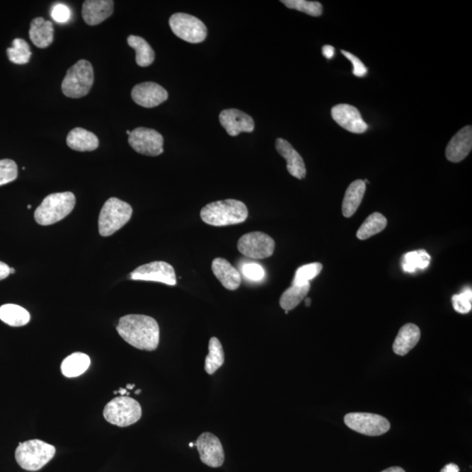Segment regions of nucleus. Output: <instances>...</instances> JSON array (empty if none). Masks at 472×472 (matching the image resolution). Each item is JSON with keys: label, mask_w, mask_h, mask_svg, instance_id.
Masks as SVG:
<instances>
[{"label": "nucleus", "mask_w": 472, "mask_h": 472, "mask_svg": "<svg viewBox=\"0 0 472 472\" xmlns=\"http://www.w3.org/2000/svg\"><path fill=\"white\" fill-rule=\"evenodd\" d=\"M128 142L137 154L156 157L163 152V137L155 129L136 128L129 134Z\"/></svg>", "instance_id": "nucleus-11"}, {"label": "nucleus", "mask_w": 472, "mask_h": 472, "mask_svg": "<svg viewBox=\"0 0 472 472\" xmlns=\"http://www.w3.org/2000/svg\"><path fill=\"white\" fill-rule=\"evenodd\" d=\"M134 386H135V385H128L127 386V389L131 390V389L134 388Z\"/></svg>", "instance_id": "nucleus-46"}, {"label": "nucleus", "mask_w": 472, "mask_h": 472, "mask_svg": "<svg viewBox=\"0 0 472 472\" xmlns=\"http://www.w3.org/2000/svg\"><path fill=\"white\" fill-rule=\"evenodd\" d=\"M91 366V359L83 352H74L63 360L61 366L62 373L68 378L80 376Z\"/></svg>", "instance_id": "nucleus-25"}, {"label": "nucleus", "mask_w": 472, "mask_h": 472, "mask_svg": "<svg viewBox=\"0 0 472 472\" xmlns=\"http://www.w3.org/2000/svg\"><path fill=\"white\" fill-rule=\"evenodd\" d=\"M132 98L139 105L151 109L166 102L168 99V92L158 84L146 81L132 88Z\"/></svg>", "instance_id": "nucleus-14"}, {"label": "nucleus", "mask_w": 472, "mask_h": 472, "mask_svg": "<svg viewBox=\"0 0 472 472\" xmlns=\"http://www.w3.org/2000/svg\"><path fill=\"white\" fill-rule=\"evenodd\" d=\"M171 29L178 38L189 43H200L206 40V25L198 18L188 13H178L169 20Z\"/></svg>", "instance_id": "nucleus-8"}, {"label": "nucleus", "mask_w": 472, "mask_h": 472, "mask_svg": "<svg viewBox=\"0 0 472 472\" xmlns=\"http://www.w3.org/2000/svg\"><path fill=\"white\" fill-rule=\"evenodd\" d=\"M29 312L17 304H7L0 307V321L13 327L28 325L30 321Z\"/></svg>", "instance_id": "nucleus-26"}, {"label": "nucleus", "mask_w": 472, "mask_h": 472, "mask_svg": "<svg viewBox=\"0 0 472 472\" xmlns=\"http://www.w3.org/2000/svg\"><path fill=\"white\" fill-rule=\"evenodd\" d=\"M209 354L207 356L205 370L208 374H214L224 364L225 357L222 345L217 338H211L209 340Z\"/></svg>", "instance_id": "nucleus-30"}, {"label": "nucleus", "mask_w": 472, "mask_h": 472, "mask_svg": "<svg viewBox=\"0 0 472 472\" xmlns=\"http://www.w3.org/2000/svg\"><path fill=\"white\" fill-rule=\"evenodd\" d=\"M131 132H129V131L126 132V133H127L128 135H129V134H131Z\"/></svg>", "instance_id": "nucleus-51"}, {"label": "nucleus", "mask_w": 472, "mask_h": 472, "mask_svg": "<svg viewBox=\"0 0 472 472\" xmlns=\"http://www.w3.org/2000/svg\"><path fill=\"white\" fill-rule=\"evenodd\" d=\"M54 446L38 439L29 440L18 444L15 451V459L22 469L37 471L53 459Z\"/></svg>", "instance_id": "nucleus-4"}, {"label": "nucleus", "mask_w": 472, "mask_h": 472, "mask_svg": "<svg viewBox=\"0 0 472 472\" xmlns=\"http://www.w3.org/2000/svg\"><path fill=\"white\" fill-rule=\"evenodd\" d=\"M67 144L74 151H92L99 146L98 137L84 128L71 129L67 137Z\"/></svg>", "instance_id": "nucleus-23"}, {"label": "nucleus", "mask_w": 472, "mask_h": 472, "mask_svg": "<svg viewBox=\"0 0 472 472\" xmlns=\"http://www.w3.org/2000/svg\"><path fill=\"white\" fill-rule=\"evenodd\" d=\"M323 265L321 263H310L297 269L292 285H304L309 284L310 281L321 274Z\"/></svg>", "instance_id": "nucleus-34"}, {"label": "nucleus", "mask_w": 472, "mask_h": 472, "mask_svg": "<svg viewBox=\"0 0 472 472\" xmlns=\"http://www.w3.org/2000/svg\"><path fill=\"white\" fill-rule=\"evenodd\" d=\"M117 330L133 347L154 351L159 344V326L154 318L146 315H126L119 319Z\"/></svg>", "instance_id": "nucleus-1"}, {"label": "nucleus", "mask_w": 472, "mask_h": 472, "mask_svg": "<svg viewBox=\"0 0 472 472\" xmlns=\"http://www.w3.org/2000/svg\"><path fill=\"white\" fill-rule=\"evenodd\" d=\"M114 1L113 0H86L84 2L83 18L85 23L96 25L102 23L113 15Z\"/></svg>", "instance_id": "nucleus-19"}, {"label": "nucleus", "mask_w": 472, "mask_h": 472, "mask_svg": "<svg viewBox=\"0 0 472 472\" xmlns=\"http://www.w3.org/2000/svg\"><path fill=\"white\" fill-rule=\"evenodd\" d=\"M332 117L342 128L352 133H363L369 128L358 109L350 104H338L334 106Z\"/></svg>", "instance_id": "nucleus-15"}, {"label": "nucleus", "mask_w": 472, "mask_h": 472, "mask_svg": "<svg viewBox=\"0 0 472 472\" xmlns=\"http://www.w3.org/2000/svg\"><path fill=\"white\" fill-rule=\"evenodd\" d=\"M189 446H190V447L192 448L193 446H195V443H190V444H189Z\"/></svg>", "instance_id": "nucleus-48"}, {"label": "nucleus", "mask_w": 472, "mask_h": 472, "mask_svg": "<svg viewBox=\"0 0 472 472\" xmlns=\"http://www.w3.org/2000/svg\"><path fill=\"white\" fill-rule=\"evenodd\" d=\"M132 213V207L129 203L117 198L108 200L100 212V235L103 237L113 236L131 220Z\"/></svg>", "instance_id": "nucleus-6"}, {"label": "nucleus", "mask_w": 472, "mask_h": 472, "mask_svg": "<svg viewBox=\"0 0 472 472\" xmlns=\"http://www.w3.org/2000/svg\"><path fill=\"white\" fill-rule=\"evenodd\" d=\"M129 46L136 51V62L139 67L150 66L155 59L154 50L142 37L129 35L127 39Z\"/></svg>", "instance_id": "nucleus-27"}, {"label": "nucleus", "mask_w": 472, "mask_h": 472, "mask_svg": "<svg viewBox=\"0 0 472 472\" xmlns=\"http://www.w3.org/2000/svg\"><path fill=\"white\" fill-rule=\"evenodd\" d=\"M472 148V127L466 126L456 134L446 147L445 154L449 161L459 163L470 154Z\"/></svg>", "instance_id": "nucleus-17"}, {"label": "nucleus", "mask_w": 472, "mask_h": 472, "mask_svg": "<svg viewBox=\"0 0 472 472\" xmlns=\"http://www.w3.org/2000/svg\"><path fill=\"white\" fill-rule=\"evenodd\" d=\"M366 192V184L362 180L352 182L349 185L342 203V214L345 217L350 218L356 213L362 204Z\"/></svg>", "instance_id": "nucleus-24"}, {"label": "nucleus", "mask_w": 472, "mask_h": 472, "mask_svg": "<svg viewBox=\"0 0 472 472\" xmlns=\"http://www.w3.org/2000/svg\"><path fill=\"white\" fill-rule=\"evenodd\" d=\"M28 209H31V205L28 206Z\"/></svg>", "instance_id": "nucleus-50"}, {"label": "nucleus", "mask_w": 472, "mask_h": 472, "mask_svg": "<svg viewBox=\"0 0 472 472\" xmlns=\"http://www.w3.org/2000/svg\"><path fill=\"white\" fill-rule=\"evenodd\" d=\"M248 207L237 200H218L207 204L200 211V218L208 225L225 226L240 224L247 220Z\"/></svg>", "instance_id": "nucleus-2"}, {"label": "nucleus", "mask_w": 472, "mask_h": 472, "mask_svg": "<svg viewBox=\"0 0 472 472\" xmlns=\"http://www.w3.org/2000/svg\"><path fill=\"white\" fill-rule=\"evenodd\" d=\"M311 284L292 285L282 293L280 301V306L284 311H292L299 306L309 292Z\"/></svg>", "instance_id": "nucleus-28"}, {"label": "nucleus", "mask_w": 472, "mask_h": 472, "mask_svg": "<svg viewBox=\"0 0 472 472\" xmlns=\"http://www.w3.org/2000/svg\"><path fill=\"white\" fill-rule=\"evenodd\" d=\"M117 392H118L119 393H120V395H121L122 396H125V395H127V393H128V392H127V389H122V388L119 389V391H117Z\"/></svg>", "instance_id": "nucleus-44"}, {"label": "nucleus", "mask_w": 472, "mask_h": 472, "mask_svg": "<svg viewBox=\"0 0 472 472\" xmlns=\"http://www.w3.org/2000/svg\"><path fill=\"white\" fill-rule=\"evenodd\" d=\"M430 255L425 250L408 253L403 258V270L410 273L418 269L425 270L430 265Z\"/></svg>", "instance_id": "nucleus-32"}, {"label": "nucleus", "mask_w": 472, "mask_h": 472, "mask_svg": "<svg viewBox=\"0 0 472 472\" xmlns=\"http://www.w3.org/2000/svg\"><path fill=\"white\" fill-rule=\"evenodd\" d=\"M14 273H15V270L13 269V267H11L10 274H14Z\"/></svg>", "instance_id": "nucleus-47"}, {"label": "nucleus", "mask_w": 472, "mask_h": 472, "mask_svg": "<svg viewBox=\"0 0 472 472\" xmlns=\"http://www.w3.org/2000/svg\"><path fill=\"white\" fill-rule=\"evenodd\" d=\"M103 416L108 422L118 427H128L139 422L142 408L136 400L129 396H118L104 408Z\"/></svg>", "instance_id": "nucleus-7"}, {"label": "nucleus", "mask_w": 472, "mask_h": 472, "mask_svg": "<svg viewBox=\"0 0 472 472\" xmlns=\"http://www.w3.org/2000/svg\"><path fill=\"white\" fill-rule=\"evenodd\" d=\"M94 84V69L86 59H80L67 71L62 91L67 98H81L87 96Z\"/></svg>", "instance_id": "nucleus-5"}, {"label": "nucleus", "mask_w": 472, "mask_h": 472, "mask_svg": "<svg viewBox=\"0 0 472 472\" xmlns=\"http://www.w3.org/2000/svg\"><path fill=\"white\" fill-rule=\"evenodd\" d=\"M341 53L343 54L345 57L352 63V66H354V70H352V73H354L355 76L363 77L366 76L367 73V67L364 65V63L360 61L358 57L345 50H342Z\"/></svg>", "instance_id": "nucleus-39"}, {"label": "nucleus", "mask_w": 472, "mask_h": 472, "mask_svg": "<svg viewBox=\"0 0 472 472\" xmlns=\"http://www.w3.org/2000/svg\"><path fill=\"white\" fill-rule=\"evenodd\" d=\"M276 149L282 158L287 161V170L293 177L303 180L306 176V167L304 159L287 140L277 139Z\"/></svg>", "instance_id": "nucleus-18"}, {"label": "nucleus", "mask_w": 472, "mask_h": 472, "mask_svg": "<svg viewBox=\"0 0 472 472\" xmlns=\"http://www.w3.org/2000/svg\"><path fill=\"white\" fill-rule=\"evenodd\" d=\"M288 8L294 9L311 15L313 17L321 16L323 13L322 4L318 1H307V0H282Z\"/></svg>", "instance_id": "nucleus-33"}, {"label": "nucleus", "mask_w": 472, "mask_h": 472, "mask_svg": "<svg viewBox=\"0 0 472 472\" xmlns=\"http://www.w3.org/2000/svg\"><path fill=\"white\" fill-rule=\"evenodd\" d=\"M420 338H421V330L418 326L414 324L403 326L393 343V352L400 356L408 355L418 345Z\"/></svg>", "instance_id": "nucleus-22"}, {"label": "nucleus", "mask_w": 472, "mask_h": 472, "mask_svg": "<svg viewBox=\"0 0 472 472\" xmlns=\"http://www.w3.org/2000/svg\"><path fill=\"white\" fill-rule=\"evenodd\" d=\"M220 122L229 135L232 137H236L241 132H252L255 129L254 119L236 109L222 110Z\"/></svg>", "instance_id": "nucleus-16"}, {"label": "nucleus", "mask_w": 472, "mask_h": 472, "mask_svg": "<svg viewBox=\"0 0 472 472\" xmlns=\"http://www.w3.org/2000/svg\"><path fill=\"white\" fill-rule=\"evenodd\" d=\"M311 299H309V297H308V299H306V306L307 307H309L311 306Z\"/></svg>", "instance_id": "nucleus-45"}, {"label": "nucleus", "mask_w": 472, "mask_h": 472, "mask_svg": "<svg viewBox=\"0 0 472 472\" xmlns=\"http://www.w3.org/2000/svg\"><path fill=\"white\" fill-rule=\"evenodd\" d=\"M322 53L324 54V57L327 59H332L334 57V53H335V48L330 45H326V46L322 48Z\"/></svg>", "instance_id": "nucleus-41"}, {"label": "nucleus", "mask_w": 472, "mask_h": 472, "mask_svg": "<svg viewBox=\"0 0 472 472\" xmlns=\"http://www.w3.org/2000/svg\"><path fill=\"white\" fill-rule=\"evenodd\" d=\"M195 446L203 464L212 468L222 466L224 463V449L220 439L215 434L205 432L200 434Z\"/></svg>", "instance_id": "nucleus-13"}, {"label": "nucleus", "mask_w": 472, "mask_h": 472, "mask_svg": "<svg viewBox=\"0 0 472 472\" xmlns=\"http://www.w3.org/2000/svg\"><path fill=\"white\" fill-rule=\"evenodd\" d=\"M29 37L39 48H47L54 42V25L42 17L33 18L30 25Z\"/></svg>", "instance_id": "nucleus-21"}, {"label": "nucleus", "mask_w": 472, "mask_h": 472, "mask_svg": "<svg viewBox=\"0 0 472 472\" xmlns=\"http://www.w3.org/2000/svg\"><path fill=\"white\" fill-rule=\"evenodd\" d=\"M243 274L248 280L258 282L263 280L265 276V271L258 263H248L243 266Z\"/></svg>", "instance_id": "nucleus-37"}, {"label": "nucleus", "mask_w": 472, "mask_h": 472, "mask_svg": "<svg viewBox=\"0 0 472 472\" xmlns=\"http://www.w3.org/2000/svg\"><path fill=\"white\" fill-rule=\"evenodd\" d=\"M51 16L58 23H66L71 17V12H70L68 6L63 5V4H57L52 8Z\"/></svg>", "instance_id": "nucleus-38"}, {"label": "nucleus", "mask_w": 472, "mask_h": 472, "mask_svg": "<svg viewBox=\"0 0 472 472\" xmlns=\"http://www.w3.org/2000/svg\"><path fill=\"white\" fill-rule=\"evenodd\" d=\"M212 270L223 287L229 291H236L241 284V277L239 271L226 259L215 258L212 263Z\"/></svg>", "instance_id": "nucleus-20"}, {"label": "nucleus", "mask_w": 472, "mask_h": 472, "mask_svg": "<svg viewBox=\"0 0 472 472\" xmlns=\"http://www.w3.org/2000/svg\"><path fill=\"white\" fill-rule=\"evenodd\" d=\"M140 392H141V390L139 389V390H137V391H136L135 393H136V395H139V393H140Z\"/></svg>", "instance_id": "nucleus-49"}, {"label": "nucleus", "mask_w": 472, "mask_h": 472, "mask_svg": "<svg viewBox=\"0 0 472 472\" xmlns=\"http://www.w3.org/2000/svg\"><path fill=\"white\" fill-rule=\"evenodd\" d=\"M381 472H405V471L401 467H390Z\"/></svg>", "instance_id": "nucleus-43"}, {"label": "nucleus", "mask_w": 472, "mask_h": 472, "mask_svg": "<svg viewBox=\"0 0 472 472\" xmlns=\"http://www.w3.org/2000/svg\"><path fill=\"white\" fill-rule=\"evenodd\" d=\"M7 57L14 64L24 65L32 57L31 48L25 40L17 38L13 40L12 47L6 50Z\"/></svg>", "instance_id": "nucleus-31"}, {"label": "nucleus", "mask_w": 472, "mask_h": 472, "mask_svg": "<svg viewBox=\"0 0 472 472\" xmlns=\"http://www.w3.org/2000/svg\"><path fill=\"white\" fill-rule=\"evenodd\" d=\"M345 425L366 436H381L390 430V422L384 416L370 413H350L345 416Z\"/></svg>", "instance_id": "nucleus-10"}, {"label": "nucleus", "mask_w": 472, "mask_h": 472, "mask_svg": "<svg viewBox=\"0 0 472 472\" xmlns=\"http://www.w3.org/2000/svg\"><path fill=\"white\" fill-rule=\"evenodd\" d=\"M275 241L267 234L251 232L245 234L238 241L237 248L241 254L253 259H265L273 255Z\"/></svg>", "instance_id": "nucleus-9"}, {"label": "nucleus", "mask_w": 472, "mask_h": 472, "mask_svg": "<svg viewBox=\"0 0 472 472\" xmlns=\"http://www.w3.org/2000/svg\"><path fill=\"white\" fill-rule=\"evenodd\" d=\"M388 221L384 215L380 213H374L367 218L357 232V237L359 240H367L377 235L386 229Z\"/></svg>", "instance_id": "nucleus-29"}, {"label": "nucleus", "mask_w": 472, "mask_h": 472, "mask_svg": "<svg viewBox=\"0 0 472 472\" xmlns=\"http://www.w3.org/2000/svg\"><path fill=\"white\" fill-rule=\"evenodd\" d=\"M453 308L461 314L469 313L472 309V291L468 288L459 295L452 297Z\"/></svg>", "instance_id": "nucleus-36"}, {"label": "nucleus", "mask_w": 472, "mask_h": 472, "mask_svg": "<svg viewBox=\"0 0 472 472\" xmlns=\"http://www.w3.org/2000/svg\"><path fill=\"white\" fill-rule=\"evenodd\" d=\"M441 472H460V469L456 464L451 463L445 466Z\"/></svg>", "instance_id": "nucleus-42"}, {"label": "nucleus", "mask_w": 472, "mask_h": 472, "mask_svg": "<svg viewBox=\"0 0 472 472\" xmlns=\"http://www.w3.org/2000/svg\"><path fill=\"white\" fill-rule=\"evenodd\" d=\"M18 178V166L12 159L0 161V187L11 183Z\"/></svg>", "instance_id": "nucleus-35"}, {"label": "nucleus", "mask_w": 472, "mask_h": 472, "mask_svg": "<svg viewBox=\"0 0 472 472\" xmlns=\"http://www.w3.org/2000/svg\"><path fill=\"white\" fill-rule=\"evenodd\" d=\"M11 267L6 263L0 262V281L6 280L10 275Z\"/></svg>", "instance_id": "nucleus-40"}, {"label": "nucleus", "mask_w": 472, "mask_h": 472, "mask_svg": "<svg viewBox=\"0 0 472 472\" xmlns=\"http://www.w3.org/2000/svg\"><path fill=\"white\" fill-rule=\"evenodd\" d=\"M129 278L132 280L162 282L163 284L174 286L177 284L175 270L166 262H152L137 267Z\"/></svg>", "instance_id": "nucleus-12"}, {"label": "nucleus", "mask_w": 472, "mask_h": 472, "mask_svg": "<svg viewBox=\"0 0 472 472\" xmlns=\"http://www.w3.org/2000/svg\"><path fill=\"white\" fill-rule=\"evenodd\" d=\"M76 206V196L71 192H55L47 195L35 212L39 225L54 224L68 217Z\"/></svg>", "instance_id": "nucleus-3"}]
</instances>
